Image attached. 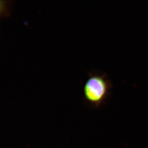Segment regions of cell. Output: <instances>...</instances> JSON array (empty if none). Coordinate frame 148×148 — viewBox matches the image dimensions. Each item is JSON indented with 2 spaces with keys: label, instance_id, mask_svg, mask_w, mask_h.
Segmentation results:
<instances>
[{
  "label": "cell",
  "instance_id": "6da1fadb",
  "mask_svg": "<svg viewBox=\"0 0 148 148\" xmlns=\"http://www.w3.org/2000/svg\"><path fill=\"white\" fill-rule=\"evenodd\" d=\"M112 86V81L106 73L90 72L84 86L85 101L92 108H100L110 96Z\"/></svg>",
  "mask_w": 148,
  "mask_h": 148
}]
</instances>
